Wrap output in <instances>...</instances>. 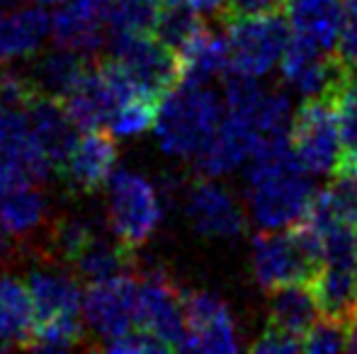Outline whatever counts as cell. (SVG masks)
<instances>
[{
    "label": "cell",
    "instance_id": "38",
    "mask_svg": "<svg viewBox=\"0 0 357 354\" xmlns=\"http://www.w3.org/2000/svg\"><path fill=\"white\" fill-rule=\"evenodd\" d=\"M348 350L357 352V321L348 328Z\"/></svg>",
    "mask_w": 357,
    "mask_h": 354
},
{
    "label": "cell",
    "instance_id": "16",
    "mask_svg": "<svg viewBox=\"0 0 357 354\" xmlns=\"http://www.w3.org/2000/svg\"><path fill=\"white\" fill-rule=\"evenodd\" d=\"M258 146L260 138L255 129L243 119L224 112V119H221L214 138L195 161H197V168L204 177L216 179L245 166L250 156L258 151Z\"/></svg>",
    "mask_w": 357,
    "mask_h": 354
},
{
    "label": "cell",
    "instance_id": "22",
    "mask_svg": "<svg viewBox=\"0 0 357 354\" xmlns=\"http://www.w3.org/2000/svg\"><path fill=\"white\" fill-rule=\"evenodd\" d=\"M32 179H3L0 182V233L8 238H24L34 233L47 218V202Z\"/></svg>",
    "mask_w": 357,
    "mask_h": 354
},
{
    "label": "cell",
    "instance_id": "12",
    "mask_svg": "<svg viewBox=\"0 0 357 354\" xmlns=\"http://www.w3.org/2000/svg\"><path fill=\"white\" fill-rule=\"evenodd\" d=\"M190 226L209 241H234L245 231V214L236 197L214 177L197 179L185 202Z\"/></svg>",
    "mask_w": 357,
    "mask_h": 354
},
{
    "label": "cell",
    "instance_id": "34",
    "mask_svg": "<svg viewBox=\"0 0 357 354\" xmlns=\"http://www.w3.org/2000/svg\"><path fill=\"white\" fill-rule=\"evenodd\" d=\"M102 350L117 352V354H153V352H170L158 337H153L151 332H146L144 328L134 325L127 332L117 335L114 340L105 342Z\"/></svg>",
    "mask_w": 357,
    "mask_h": 354
},
{
    "label": "cell",
    "instance_id": "27",
    "mask_svg": "<svg viewBox=\"0 0 357 354\" xmlns=\"http://www.w3.org/2000/svg\"><path fill=\"white\" fill-rule=\"evenodd\" d=\"M34 330V306L29 289L17 277L0 274V342L27 347Z\"/></svg>",
    "mask_w": 357,
    "mask_h": 354
},
{
    "label": "cell",
    "instance_id": "37",
    "mask_svg": "<svg viewBox=\"0 0 357 354\" xmlns=\"http://www.w3.org/2000/svg\"><path fill=\"white\" fill-rule=\"evenodd\" d=\"M190 8H195L199 15H219L224 17L229 13V5L231 0H188Z\"/></svg>",
    "mask_w": 357,
    "mask_h": 354
},
{
    "label": "cell",
    "instance_id": "21",
    "mask_svg": "<svg viewBox=\"0 0 357 354\" xmlns=\"http://www.w3.org/2000/svg\"><path fill=\"white\" fill-rule=\"evenodd\" d=\"M27 117L34 129V136L47 151L49 161H52L54 170L59 172L61 163L71 153L75 143V124L68 117L66 107L59 97H49V95H37L32 102L27 104Z\"/></svg>",
    "mask_w": 357,
    "mask_h": 354
},
{
    "label": "cell",
    "instance_id": "10",
    "mask_svg": "<svg viewBox=\"0 0 357 354\" xmlns=\"http://www.w3.org/2000/svg\"><path fill=\"white\" fill-rule=\"evenodd\" d=\"M137 282L132 272L90 282L83 291V318L105 342L137 325Z\"/></svg>",
    "mask_w": 357,
    "mask_h": 354
},
{
    "label": "cell",
    "instance_id": "29",
    "mask_svg": "<svg viewBox=\"0 0 357 354\" xmlns=\"http://www.w3.org/2000/svg\"><path fill=\"white\" fill-rule=\"evenodd\" d=\"M160 99L149 92H139L132 99L122 104L117 112L112 114L107 129L114 138H132L139 134L149 131L155 124V114H158Z\"/></svg>",
    "mask_w": 357,
    "mask_h": 354
},
{
    "label": "cell",
    "instance_id": "35",
    "mask_svg": "<svg viewBox=\"0 0 357 354\" xmlns=\"http://www.w3.org/2000/svg\"><path fill=\"white\" fill-rule=\"evenodd\" d=\"M335 56L350 73L357 76V0H348V5H345Z\"/></svg>",
    "mask_w": 357,
    "mask_h": 354
},
{
    "label": "cell",
    "instance_id": "1",
    "mask_svg": "<svg viewBox=\"0 0 357 354\" xmlns=\"http://www.w3.org/2000/svg\"><path fill=\"white\" fill-rule=\"evenodd\" d=\"M311 172L296 161L289 138L260 146L245 163V199L263 231H280L306 216L316 189Z\"/></svg>",
    "mask_w": 357,
    "mask_h": 354
},
{
    "label": "cell",
    "instance_id": "41",
    "mask_svg": "<svg viewBox=\"0 0 357 354\" xmlns=\"http://www.w3.org/2000/svg\"><path fill=\"white\" fill-rule=\"evenodd\" d=\"M3 350H10V345H5V342H0V352Z\"/></svg>",
    "mask_w": 357,
    "mask_h": 354
},
{
    "label": "cell",
    "instance_id": "18",
    "mask_svg": "<svg viewBox=\"0 0 357 354\" xmlns=\"http://www.w3.org/2000/svg\"><path fill=\"white\" fill-rule=\"evenodd\" d=\"M0 156L22 168L34 182H44L54 170L47 151L34 136L24 109H0Z\"/></svg>",
    "mask_w": 357,
    "mask_h": 354
},
{
    "label": "cell",
    "instance_id": "9",
    "mask_svg": "<svg viewBox=\"0 0 357 354\" xmlns=\"http://www.w3.org/2000/svg\"><path fill=\"white\" fill-rule=\"evenodd\" d=\"M137 325L158 337L168 350H185V293L163 272H149L137 282Z\"/></svg>",
    "mask_w": 357,
    "mask_h": 354
},
{
    "label": "cell",
    "instance_id": "30",
    "mask_svg": "<svg viewBox=\"0 0 357 354\" xmlns=\"http://www.w3.org/2000/svg\"><path fill=\"white\" fill-rule=\"evenodd\" d=\"M331 97L338 109L340 141H343V158L338 168H343L357 161V76H350Z\"/></svg>",
    "mask_w": 357,
    "mask_h": 354
},
{
    "label": "cell",
    "instance_id": "5",
    "mask_svg": "<svg viewBox=\"0 0 357 354\" xmlns=\"http://www.w3.org/2000/svg\"><path fill=\"white\" fill-rule=\"evenodd\" d=\"M289 146L311 175H335L343 158L338 109L331 95L306 97L291 117Z\"/></svg>",
    "mask_w": 357,
    "mask_h": 354
},
{
    "label": "cell",
    "instance_id": "14",
    "mask_svg": "<svg viewBox=\"0 0 357 354\" xmlns=\"http://www.w3.org/2000/svg\"><path fill=\"white\" fill-rule=\"evenodd\" d=\"M117 166V143L105 129H88L75 138L71 153L59 168L63 182L78 194H93L107 184Z\"/></svg>",
    "mask_w": 357,
    "mask_h": 354
},
{
    "label": "cell",
    "instance_id": "20",
    "mask_svg": "<svg viewBox=\"0 0 357 354\" xmlns=\"http://www.w3.org/2000/svg\"><path fill=\"white\" fill-rule=\"evenodd\" d=\"M282 13L294 37L335 51L345 13L340 0H284Z\"/></svg>",
    "mask_w": 357,
    "mask_h": 354
},
{
    "label": "cell",
    "instance_id": "11",
    "mask_svg": "<svg viewBox=\"0 0 357 354\" xmlns=\"http://www.w3.org/2000/svg\"><path fill=\"white\" fill-rule=\"evenodd\" d=\"M280 71L287 86L304 97L333 95L350 76H355L338 61L335 51L321 49L294 34L282 54Z\"/></svg>",
    "mask_w": 357,
    "mask_h": 354
},
{
    "label": "cell",
    "instance_id": "43",
    "mask_svg": "<svg viewBox=\"0 0 357 354\" xmlns=\"http://www.w3.org/2000/svg\"><path fill=\"white\" fill-rule=\"evenodd\" d=\"M355 233H357V223H355Z\"/></svg>",
    "mask_w": 357,
    "mask_h": 354
},
{
    "label": "cell",
    "instance_id": "15",
    "mask_svg": "<svg viewBox=\"0 0 357 354\" xmlns=\"http://www.w3.org/2000/svg\"><path fill=\"white\" fill-rule=\"evenodd\" d=\"M109 0H68L52 17V37L56 47L90 56L107 39Z\"/></svg>",
    "mask_w": 357,
    "mask_h": 354
},
{
    "label": "cell",
    "instance_id": "24",
    "mask_svg": "<svg viewBox=\"0 0 357 354\" xmlns=\"http://www.w3.org/2000/svg\"><path fill=\"white\" fill-rule=\"evenodd\" d=\"M180 58V83H202L209 86L216 76L229 71V49L226 39L202 27L183 49Z\"/></svg>",
    "mask_w": 357,
    "mask_h": 354
},
{
    "label": "cell",
    "instance_id": "2",
    "mask_svg": "<svg viewBox=\"0 0 357 354\" xmlns=\"http://www.w3.org/2000/svg\"><path fill=\"white\" fill-rule=\"evenodd\" d=\"M224 119L219 95L202 83H178L158 104L153 131L168 156L197 158Z\"/></svg>",
    "mask_w": 357,
    "mask_h": 354
},
{
    "label": "cell",
    "instance_id": "33",
    "mask_svg": "<svg viewBox=\"0 0 357 354\" xmlns=\"http://www.w3.org/2000/svg\"><path fill=\"white\" fill-rule=\"evenodd\" d=\"M39 92L32 78L15 71H0V109H24Z\"/></svg>",
    "mask_w": 357,
    "mask_h": 354
},
{
    "label": "cell",
    "instance_id": "26",
    "mask_svg": "<svg viewBox=\"0 0 357 354\" xmlns=\"http://www.w3.org/2000/svg\"><path fill=\"white\" fill-rule=\"evenodd\" d=\"M270 316L268 325L304 340V335L319 321V306L309 284H287L270 291ZM304 350V347H301Z\"/></svg>",
    "mask_w": 357,
    "mask_h": 354
},
{
    "label": "cell",
    "instance_id": "13",
    "mask_svg": "<svg viewBox=\"0 0 357 354\" xmlns=\"http://www.w3.org/2000/svg\"><path fill=\"white\" fill-rule=\"evenodd\" d=\"M185 352H236L241 350L238 328L229 306L212 291L185 293Z\"/></svg>",
    "mask_w": 357,
    "mask_h": 354
},
{
    "label": "cell",
    "instance_id": "7",
    "mask_svg": "<svg viewBox=\"0 0 357 354\" xmlns=\"http://www.w3.org/2000/svg\"><path fill=\"white\" fill-rule=\"evenodd\" d=\"M144 92L112 56L90 63L83 81L61 99L68 117L80 131L105 129L112 114L134 95Z\"/></svg>",
    "mask_w": 357,
    "mask_h": 354
},
{
    "label": "cell",
    "instance_id": "28",
    "mask_svg": "<svg viewBox=\"0 0 357 354\" xmlns=\"http://www.w3.org/2000/svg\"><path fill=\"white\" fill-rule=\"evenodd\" d=\"M88 56L56 47V51L47 54V56H42L37 61L32 81L42 95L63 99L83 81V76L88 73Z\"/></svg>",
    "mask_w": 357,
    "mask_h": 354
},
{
    "label": "cell",
    "instance_id": "40",
    "mask_svg": "<svg viewBox=\"0 0 357 354\" xmlns=\"http://www.w3.org/2000/svg\"><path fill=\"white\" fill-rule=\"evenodd\" d=\"M34 3H39V5H63V3H68V0H34Z\"/></svg>",
    "mask_w": 357,
    "mask_h": 354
},
{
    "label": "cell",
    "instance_id": "42",
    "mask_svg": "<svg viewBox=\"0 0 357 354\" xmlns=\"http://www.w3.org/2000/svg\"><path fill=\"white\" fill-rule=\"evenodd\" d=\"M355 282H357V267H355Z\"/></svg>",
    "mask_w": 357,
    "mask_h": 354
},
{
    "label": "cell",
    "instance_id": "23",
    "mask_svg": "<svg viewBox=\"0 0 357 354\" xmlns=\"http://www.w3.org/2000/svg\"><path fill=\"white\" fill-rule=\"evenodd\" d=\"M52 34V17L42 8L0 13V68L15 58H27L42 49Z\"/></svg>",
    "mask_w": 357,
    "mask_h": 354
},
{
    "label": "cell",
    "instance_id": "32",
    "mask_svg": "<svg viewBox=\"0 0 357 354\" xmlns=\"http://www.w3.org/2000/svg\"><path fill=\"white\" fill-rule=\"evenodd\" d=\"M304 352H340L348 350V328L338 321H316L301 340Z\"/></svg>",
    "mask_w": 357,
    "mask_h": 354
},
{
    "label": "cell",
    "instance_id": "3",
    "mask_svg": "<svg viewBox=\"0 0 357 354\" xmlns=\"http://www.w3.org/2000/svg\"><path fill=\"white\" fill-rule=\"evenodd\" d=\"M321 265V236L306 218L289 228L263 231L250 243V269L265 291L287 284H309Z\"/></svg>",
    "mask_w": 357,
    "mask_h": 354
},
{
    "label": "cell",
    "instance_id": "17",
    "mask_svg": "<svg viewBox=\"0 0 357 354\" xmlns=\"http://www.w3.org/2000/svg\"><path fill=\"white\" fill-rule=\"evenodd\" d=\"M34 323L83 321V291L78 279L54 269H34L29 277Z\"/></svg>",
    "mask_w": 357,
    "mask_h": 354
},
{
    "label": "cell",
    "instance_id": "25",
    "mask_svg": "<svg viewBox=\"0 0 357 354\" xmlns=\"http://www.w3.org/2000/svg\"><path fill=\"white\" fill-rule=\"evenodd\" d=\"M134 250L127 248L124 243H119L117 238L109 241L93 231V236L83 243L78 252L71 257V267L75 269L80 279L85 282H100V279L117 277V274L132 272Z\"/></svg>",
    "mask_w": 357,
    "mask_h": 354
},
{
    "label": "cell",
    "instance_id": "4",
    "mask_svg": "<svg viewBox=\"0 0 357 354\" xmlns=\"http://www.w3.org/2000/svg\"><path fill=\"white\" fill-rule=\"evenodd\" d=\"M226 49L229 71L248 78H263L280 66L291 39V29L282 10L226 15Z\"/></svg>",
    "mask_w": 357,
    "mask_h": 354
},
{
    "label": "cell",
    "instance_id": "36",
    "mask_svg": "<svg viewBox=\"0 0 357 354\" xmlns=\"http://www.w3.org/2000/svg\"><path fill=\"white\" fill-rule=\"evenodd\" d=\"M253 352H299L301 350V340L289 332H282L278 328L268 325L263 332H260L258 340L250 345Z\"/></svg>",
    "mask_w": 357,
    "mask_h": 354
},
{
    "label": "cell",
    "instance_id": "39",
    "mask_svg": "<svg viewBox=\"0 0 357 354\" xmlns=\"http://www.w3.org/2000/svg\"><path fill=\"white\" fill-rule=\"evenodd\" d=\"M335 175H348V177H353L355 182H357V161L355 163H350V166H343V168H338V172ZM333 175V177H335Z\"/></svg>",
    "mask_w": 357,
    "mask_h": 354
},
{
    "label": "cell",
    "instance_id": "6",
    "mask_svg": "<svg viewBox=\"0 0 357 354\" xmlns=\"http://www.w3.org/2000/svg\"><path fill=\"white\" fill-rule=\"evenodd\" d=\"M107 218L114 238L137 250L155 233L163 207L158 192L142 172L117 170L107 179Z\"/></svg>",
    "mask_w": 357,
    "mask_h": 354
},
{
    "label": "cell",
    "instance_id": "19",
    "mask_svg": "<svg viewBox=\"0 0 357 354\" xmlns=\"http://www.w3.org/2000/svg\"><path fill=\"white\" fill-rule=\"evenodd\" d=\"M355 267L357 265L324 262L309 282V289L314 293L321 316L343 323L345 328H350L357 321Z\"/></svg>",
    "mask_w": 357,
    "mask_h": 354
},
{
    "label": "cell",
    "instance_id": "8",
    "mask_svg": "<svg viewBox=\"0 0 357 354\" xmlns=\"http://www.w3.org/2000/svg\"><path fill=\"white\" fill-rule=\"evenodd\" d=\"M109 54L144 92L163 99L180 83V58L158 34H109Z\"/></svg>",
    "mask_w": 357,
    "mask_h": 354
},
{
    "label": "cell",
    "instance_id": "31",
    "mask_svg": "<svg viewBox=\"0 0 357 354\" xmlns=\"http://www.w3.org/2000/svg\"><path fill=\"white\" fill-rule=\"evenodd\" d=\"M85 330L83 321H49L34 323L32 337L27 342V350L37 352H66L83 342Z\"/></svg>",
    "mask_w": 357,
    "mask_h": 354
}]
</instances>
